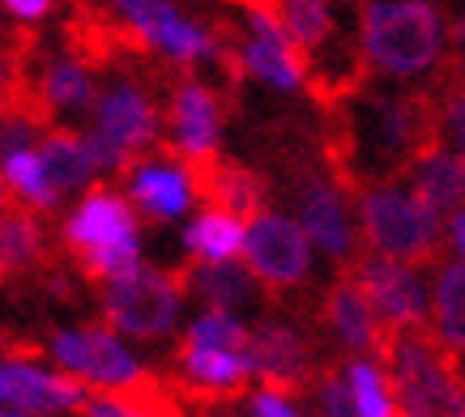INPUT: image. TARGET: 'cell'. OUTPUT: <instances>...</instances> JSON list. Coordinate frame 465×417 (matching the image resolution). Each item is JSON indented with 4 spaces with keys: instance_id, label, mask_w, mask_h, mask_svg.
Wrapping results in <instances>:
<instances>
[{
    "instance_id": "cell-2",
    "label": "cell",
    "mask_w": 465,
    "mask_h": 417,
    "mask_svg": "<svg viewBox=\"0 0 465 417\" xmlns=\"http://www.w3.org/2000/svg\"><path fill=\"white\" fill-rule=\"evenodd\" d=\"M449 22L436 0H363L359 60L384 82H419L444 60Z\"/></svg>"
},
{
    "instance_id": "cell-16",
    "label": "cell",
    "mask_w": 465,
    "mask_h": 417,
    "mask_svg": "<svg viewBox=\"0 0 465 417\" xmlns=\"http://www.w3.org/2000/svg\"><path fill=\"white\" fill-rule=\"evenodd\" d=\"M103 73L99 64L73 47H60L35 64L26 82V102L47 124H85V115L99 98Z\"/></svg>"
},
{
    "instance_id": "cell-34",
    "label": "cell",
    "mask_w": 465,
    "mask_h": 417,
    "mask_svg": "<svg viewBox=\"0 0 465 417\" xmlns=\"http://www.w3.org/2000/svg\"><path fill=\"white\" fill-rule=\"evenodd\" d=\"M60 14V0H0V17L17 30H39Z\"/></svg>"
},
{
    "instance_id": "cell-28",
    "label": "cell",
    "mask_w": 465,
    "mask_h": 417,
    "mask_svg": "<svg viewBox=\"0 0 465 417\" xmlns=\"http://www.w3.org/2000/svg\"><path fill=\"white\" fill-rule=\"evenodd\" d=\"M431 336L449 354H465V260H440L431 277Z\"/></svg>"
},
{
    "instance_id": "cell-32",
    "label": "cell",
    "mask_w": 465,
    "mask_h": 417,
    "mask_svg": "<svg viewBox=\"0 0 465 417\" xmlns=\"http://www.w3.org/2000/svg\"><path fill=\"white\" fill-rule=\"evenodd\" d=\"M77 417H167L150 401H142V392H90Z\"/></svg>"
},
{
    "instance_id": "cell-8",
    "label": "cell",
    "mask_w": 465,
    "mask_h": 417,
    "mask_svg": "<svg viewBox=\"0 0 465 417\" xmlns=\"http://www.w3.org/2000/svg\"><path fill=\"white\" fill-rule=\"evenodd\" d=\"M381 354L393 375L401 417H465V379L452 362L457 354L440 345L431 328L389 333Z\"/></svg>"
},
{
    "instance_id": "cell-24",
    "label": "cell",
    "mask_w": 465,
    "mask_h": 417,
    "mask_svg": "<svg viewBox=\"0 0 465 417\" xmlns=\"http://www.w3.org/2000/svg\"><path fill=\"white\" fill-rule=\"evenodd\" d=\"M188 294L197 306H226V311H252L261 303L265 286L252 277L243 260H210V265H188Z\"/></svg>"
},
{
    "instance_id": "cell-9",
    "label": "cell",
    "mask_w": 465,
    "mask_h": 417,
    "mask_svg": "<svg viewBox=\"0 0 465 417\" xmlns=\"http://www.w3.org/2000/svg\"><path fill=\"white\" fill-rule=\"evenodd\" d=\"M43 358L90 392H142L150 383V362L142 345L103 320L52 328L43 336Z\"/></svg>"
},
{
    "instance_id": "cell-35",
    "label": "cell",
    "mask_w": 465,
    "mask_h": 417,
    "mask_svg": "<svg viewBox=\"0 0 465 417\" xmlns=\"http://www.w3.org/2000/svg\"><path fill=\"white\" fill-rule=\"evenodd\" d=\"M436 132L449 150H457L465 158V85L444 98V107L436 112Z\"/></svg>"
},
{
    "instance_id": "cell-37",
    "label": "cell",
    "mask_w": 465,
    "mask_h": 417,
    "mask_svg": "<svg viewBox=\"0 0 465 417\" xmlns=\"http://www.w3.org/2000/svg\"><path fill=\"white\" fill-rule=\"evenodd\" d=\"M39 286H43V294L52 298V303H69L73 298V277L69 273H60V268H47L39 277Z\"/></svg>"
},
{
    "instance_id": "cell-40",
    "label": "cell",
    "mask_w": 465,
    "mask_h": 417,
    "mask_svg": "<svg viewBox=\"0 0 465 417\" xmlns=\"http://www.w3.org/2000/svg\"><path fill=\"white\" fill-rule=\"evenodd\" d=\"M17 200H14V192H9V183L0 179V213H5V208H14Z\"/></svg>"
},
{
    "instance_id": "cell-42",
    "label": "cell",
    "mask_w": 465,
    "mask_h": 417,
    "mask_svg": "<svg viewBox=\"0 0 465 417\" xmlns=\"http://www.w3.org/2000/svg\"><path fill=\"white\" fill-rule=\"evenodd\" d=\"M226 5H240V9H252V5H278V0H226Z\"/></svg>"
},
{
    "instance_id": "cell-25",
    "label": "cell",
    "mask_w": 465,
    "mask_h": 417,
    "mask_svg": "<svg viewBox=\"0 0 465 417\" xmlns=\"http://www.w3.org/2000/svg\"><path fill=\"white\" fill-rule=\"evenodd\" d=\"M0 179L9 183V192H14L17 205L35 208V213H43V218H60V208L69 205V200L60 196V188L52 183V175H47L39 141L0 150Z\"/></svg>"
},
{
    "instance_id": "cell-23",
    "label": "cell",
    "mask_w": 465,
    "mask_h": 417,
    "mask_svg": "<svg viewBox=\"0 0 465 417\" xmlns=\"http://www.w3.org/2000/svg\"><path fill=\"white\" fill-rule=\"evenodd\" d=\"M243 235H248V218L205 200L197 213H188L180 222L175 243H180L188 265H210V260H240Z\"/></svg>"
},
{
    "instance_id": "cell-22",
    "label": "cell",
    "mask_w": 465,
    "mask_h": 417,
    "mask_svg": "<svg viewBox=\"0 0 465 417\" xmlns=\"http://www.w3.org/2000/svg\"><path fill=\"white\" fill-rule=\"evenodd\" d=\"M406 183L431 213L449 218L465 205V158L457 150H449L444 141H431L406 167Z\"/></svg>"
},
{
    "instance_id": "cell-7",
    "label": "cell",
    "mask_w": 465,
    "mask_h": 417,
    "mask_svg": "<svg viewBox=\"0 0 465 417\" xmlns=\"http://www.w3.org/2000/svg\"><path fill=\"white\" fill-rule=\"evenodd\" d=\"M354 218H359V238L376 256H393L410 265L436 260L444 247V218L410 192L401 179H371L354 192Z\"/></svg>"
},
{
    "instance_id": "cell-39",
    "label": "cell",
    "mask_w": 465,
    "mask_h": 417,
    "mask_svg": "<svg viewBox=\"0 0 465 417\" xmlns=\"http://www.w3.org/2000/svg\"><path fill=\"white\" fill-rule=\"evenodd\" d=\"M449 39H452V47H457V56H465V5H461V14L452 17Z\"/></svg>"
},
{
    "instance_id": "cell-26",
    "label": "cell",
    "mask_w": 465,
    "mask_h": 417,
    "mask_svg": "<svg viewBox=\"0 0 465 417\" xmlns=\"http://www.w3.org/2000/svg\"><path fill=\"white\" fill-rule=\"evenodd\" d=\"M52 251V230L47 218L26 205H14L0 213V260L9 265V273H35L47 265Z\"/></svg>"
},
{
    "instance_id": "cell-45",
    "label": "cell",
    "mask_w": 465,
    "mask_h": 417,
    "mask_svg": "<svg viewBox=\"0 0 465 417\" xmlns=\"http://www.w3.org/2000/svg\"><path fill=\"white\" fill-rule=\"evenodd\" d=\"M457 60H461V85H465V56H457Z\"/></svg>"
},
{
    "instance_id": "cell-19",
    "label": "cell",
    "mask_w": 465,
    "mask_h": 417,
    "mask_svg": "<svg viewBox=\"0 0 465 417\" xmlns=\"http://www.w3.org/2000/svg\"><path fill=\"white\" fill-rule=\"evenodd\" d=\"M252 362L256 383H278V388H303L316 379V349L299 324L282 315H265L252 324Z\"/></svg>"
},
{
    "instance_id": "cell-21",
    "label": "cell",
    "mask_w": 465,
    "mask_h": 417,
    "mask_svg": "<svg viewBox=\"0 0 465 417\" xmlns=\"http://www.w3.org/2000/svg\"><path fill=\"white\" fill-rule=\"evenodd\" d=\"M39 153H43L47 175H52V183L60 188L64 200H73V196H82L85 188L103 183L99 158L90 150V137H85L82 124H47L39 137Z\"/></svg>"
},
{
    "instance_id": "cell-11",
    "label": "cell",
    "mask_w": 465,
    "mask_h": 417,
    "mask_svg": "<svg viewBox=\"0 0 465 417\" xmlns=\"http://www.w3.org/2000/svg\"><path fill=\"white\" fill-rule=\"evenodd\" d=\"M115 183L142 213L145 226H180L188 213L205 205V170L171 153L167 145L133 158Z\"/></svg>"
},
{
    "instance_id": "cell-31",
    "label": "cell",
    "mask_w": 465,
    "mask_h": 417,
    "mask_svg": "<svg viewBox=\"0 0 465 417\" xmlns=\"http://www.w3.org/2000/svg\"><path fill=\"white\" fill-rule=\"evenodd\" d=\"M243 409L248 417H312L295 388H278V383H252L243 392Z\"/></svg>"
},
{
    "instance_id": "cell-36",
    "label": "cell",
    "mask_w": 465,
    "mask_h": 417,
    "mask_svg": "<svg viewBox=\"0 0 465 417\" xmlns=\"http://www.w3.org/2000/svg\"><path fill=\"white\" fill-rule=\"evenodd\" d=\"M22 94V60L0 47V98H17Z\"/></svg>"
},
{
    "instance_id": "cell-17",
    "label": "cell",
    "mask_w": 465,
    "mask_h": 417,
    "mask_svg": "<svg viewBox=\"0 0 465 417\" xmlns=\"http://www.w3.org/2000/svg\"><path fill=\"white\" fill-rule=\"evenodd\" d=\"M90 388L56 371L52 362L17 349H0V404L26 409L35 417H77Z\"/></svg>"
},
{
    "instance_id": "cell-43",
    "label": "cell",
    "mask_w": 465,
    "mask_h": 417,
    "mask_svg": "<svg viewBox=\"0 0 465 417\" xmlns=\"http://www.w3.org/2000/svg\"><path fill=\"white\" fill-rule=\"evenodd\" d=\"M14 102H17V98H0V124H5V115L14 112Z\"/></svg>"
},
{
    "instance_id": "cell-20",
    "label": "cell",
    "mask_w": 465,
    "mask_h": 417,
    "mask_svg": "<svg viewBox=\"0 0 465 417\" xmlns=\"http://www.w3.org/2000/svg\"><path fill=\"white\" fill-rule=\"evenodd\" d=\"M324 324H329V336L346 354H381L384 336H389L354 273H346V277L329 286V294H324Z\"/></svg>"
},
{
    "instance_id": "cell-13",
    "label": "cell",
    "mask_w": 465,
    "mask_h": 417,
    "mask_svg": "<svg viewBox=\"0 0 465 417\" xmlns=\"http://www.w3.org/2000/svg\"><path fill=\"white\" fill-rule=\"evenodd\" d=\"M240 260L252 268V277L265 286L269 294L299 290L312 281L316 268V247H312L308 230L299 226L295 213L265 205L261 213L248 218V235H243Z\"/></svg>"
},
{
    "instance_id": "cell-14",
    "label": "cell",
    "mask_w": 465,
    "mask_h": 417,
    "mask_svg": "<svg viewBox=\"0 0 465 417\" xmlns=\"http://www.w3.org/2000/svg\"><path fill=\"white\" fill-rule=\"evenodd\" d=\"M291 213L308 230L316 256H324L329 265H351L363 238H359V218H354V196L338 175L329 170L299 175Z\"/></svg>"
},
{
    "instance_id": "cell-29",
    "label": "cell",
    "mask_w": 465,
    "mask_h": 417,
    "mask_svg": "<svg viewBox=\"0 0 465 417\" xmlns=\"http://www.w3.org/2000/svg\"><path fill=\"white\" fill-rule=\"evenodd\" d=\"M273 9H278L286 34L299 43V52L308 60H316L321 52H329V47L338 43V14H333V0H278Z\"/></svg>"
},
{
    "instance_id": "cell-1",
    "label": "cell",
    "mask_w": 465,
    "mask_h": 417,
    "mask_svg": "<svg viewBox=\"0 0 465 417\" xmlns=\"http://www.w3.org/2000/svg\"><path fill=\"white\" fill-rule=\"evenodd\" d=\"M56 238L85 277L99 281V286L112 277H124L128 268L150 260L142 213L133 208V200L112 179L85 188L82 196H73L69 205L60 208Z\"/></svg>"
},
{
    "instance_id": "cell-30",
    "label": "cell",
    "mask_w": 465,
    "mask_h": 417,
    "mask_svg": "<svg viewBox=\"0 0 465 417\" xmlns=\"http://www.w3.org/2000/svg\"><path fill=\"white\" fill-rule=\"evenodd\" d=\"M205 200L231 208V213H240V218H252V213H261V208L269 205V192H265V179H261L256 170L218 158V162L205 167Z\"/></svg>"
},
{
    "instance_id": "cell-15",
    "label": "cell",
    "mask_w": 465,
    "mask_h": 417,
    "mask_svg": "<svg viewBox=\"0 0 465 417\" xmlns=\"http://www.w3.org/2000/svg\"><path fill=\"white\" fill-rule=\"evenodd\" d=\"M354 277L371 298L376 315H381L384 333H414V328H431V286L423 277V265L393 260V256H376L367 251L354 265Z\"/></svg>"
},
{
    "instance_id": "cell-3",
    "label": "cell",
    "mask_w": 465,
    "mask_h": 417,
    "mask_svg": "<svg viewBox=\"0 0 465 417\" xmlns=\"http://www.w3.org/2000/svg\"><path fill=\"white\" fill-rule=\"evenodd\" d=\"M107 17L137 52L175 73L231 69V39L183 0H107Z\"/></svg>"
},
{
    "instance_id": "cell-4",
    "label": "cell",
    "mask_w": 465,
    "mask_h": 417,
    "mask_svg": "<svg viewBox=\"0 0 465 417\" xmlns=\"http://www.w3.org/2000/svg\"><path fill=\"white\" fill-rule=\"evenodd\" d=\"M85 137L99 158L103 179H120L133 158L158 150L167 137V107L150 77L142 73H112L103 77L99 98L85 115Z\"/></svg>"
},
{
    "instance_id": "cell-18",
    "label": "cell",
    "mask_w": 465,
    "mask_h": 417,
    "mask_svg": "<svg viewBox=\"0 0 465 417\" xmlns=\"http://www.w3.org/2000/svg\"><path fill=\"white\" fill-rule=\"evenodd\" d=\"M175 379L193 396H240L256 383L252 345H188L175 341Z\"/></svg>"
},
{
    "instance_id": "cell-33",
    "label": "cell",
    "mask_w": 465,
    "mask_h": 417,
    "mask_svg": "<svg viewBox=\"0 0 465 417\" xmlns=\"http://www.w3.org/2000/svg\"><path fill=\"white\" fill-rule=\"evenodd\" d=\"M312 413L316 417H354V404H351V392H346L341 371H324V375L312 379Z\"/></svg>"
},
{
    "instance_id": "cell-41",
    "label": "cell",
    "mask_w": 465,
    "mask_h": 417,
    "mask_svg": "<svg viewBox=\"0 0 465 417\" xmlns=\"http://www.w3.org/2000/svg\"><path fill=\"white\" fill-rule=\"evenodd\" d=\"M0 417H35V413H26V409H14V404H0Z\"/></svg>"
},
{
    "instance_id": "cell-27",
    "label": "cell",
    "mask_w": 465,
    "mask_h": 417,
    "mask_svg": "<svg viewBox=\"0 0 465 417\" xmlns=\"http://www.w3.org/2000/svg\"><path fill=\"white\" fill-rule=\"evenodd\" d=\"M338 371L346 379V392H351L354 417H401L384 354H346Z\"/></svg>"
},
{
    "instance_id": "cell-10",
    "label": "cell",
    "mask_w": 465,
    "mask_h": 417,
    "mask_svg": "<svg viewBox=\"0 0 465 417\" xmlns=\"http://www.w3.org/2000/svg\"><path fill=\"white\" fill-rule=\"evenodd\" d=\"M231 73L269 94H303L312 85V60L286 34L273 5L240 9V26L231 34Z\"/></svg>"
},
{
    "instance_id": "cell-46",
    "label": "cell",
    "mask_w": 465,
    "mask_h": 417,
    "mask_svg": "<svg viewBox=\"0 0 465 417\" xmlns=\"http://www.w3.org/2000/svg\"><path fill=\"white\" fill-rule=\"evenodd\" d=\"M333 5H346V0H333Z\"/></svg>"
},
{
    "instance_id": "cell-44",
    "label": "cell",
    "mask_w": 465,
    "mask_h": 417,
    "mask_svg": "<svg viewBox=\"0 0 465 417\" xmlns=\"http://www.w3.org/2000/svg\"><path fill=\"white\" fill-rule=\"evenodd\" d=\"M5 277H9V265H5V260H0V281H5Z\"/></svg>"
},
{
    "instance_id": "cell-6",
    "label": "cell",
    "mask_w": 465,
    "mask_h": 417,
    "mask_svg": "<svg viewBox=\"0 0 465 417\" xmlns=\"http://www.w3.org/2000/svg\"><path fill=\"white\" fill-rule=\"evenodd\" d=\"M99 311L103 324L124 333L137 345H167L175 341L193 311L188 277L163 265H137L124 277H112L99 286Z\"/></svg>"
},
{
    "instance_id": "cell-12",
    "label": "cell",
    "mask_w": 465,
    "mask_h": 417,
    "mask_svg": "<svg viewBox=\"0 0 465 417\" xmlns=\"http://www.w3.org/2000/svg\"><path fill=\"white\" fill-rule=\"evenodd\" d=\"M167 107V145L171 153L188 158L193 167H210L223 158L226 141V98L205 73H180L163 94Z\"/></svg>"
},
{
    "instance_id": "cell-38",
    "label": "cell",
    "mask_w": 465,
    "mask_h": 417,
    "mask_svg": "<svg viewBox=\"0 0 465 417\" xmlns=\"http://www.w3.org/2000/svg\"><path fill=\"white\" fill-rule=\"evenodd\" d=\"M444 243L452 247V256H457V260H465V205L457 208V213H449V218H444Z\"/></svg>"
},
{
    "instance_id": "cell-5",
    "label": "cell",
    "mask_w": 465,
    "mask_h": 417,
    "mask_svg": "<svg viewBox=\"0 0 465 417\" xmlns=\"http://www.w3.org/2000/svg\"><path fill=\"white\" fill-rule=\"evenodd\" d=\"M351 150L359 179H389L406 175L414 153L431 145L436 112L419 94H363L351 102Z\"/></svg>"
}]
</instances>
